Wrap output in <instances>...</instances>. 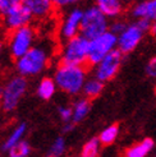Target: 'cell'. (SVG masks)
<instances>
[{"label":"cell","mask_w":156,"mask_h":157,"mask_svg":"<svg viewBox=\"0 0 156 157\" xmlns=\"http://www.w3.org/2000/svg\"><path fill=\"white\" fill-rule=\"evenodd\" d=\"M151 21L149 19H135V22L128 23L118 36V49L124 55L133 52L139 44L142 42L143 37L150 31Z\"/></svg>","instance_id":"cell-4"},{"label":"cell","mask_w":156,"mask_h":157,"mask_svg":"<svg viewBox=\"0 0 156 157\" xmlns=\"http://www.w3.org/2000/svg\"><path fill=\"white\" fill-rule=\"evenodd\" d=\"M27 134V124L26 123H21L18 124L17 127H15L12 132L10 134L6 137V139L4 140V143L2 146V150L3 152H9L10 150H13V148L17 146L18 143H21L23 139H25Z\"/></svg>","instance_id":"cell-15"},{"label":"cell","mask_w":156,"mask_h":157,"mask_svg":"<svg viewBox=\"0 0 156 157\" xmlns=\"http://www.w3.org/2000/svg\"><path fill=\"white\" fill-rule=\"evenodd\" d=\"M81 2H83V0H53V4L55 6V9L61 10L67 9V8H73Z\"/></svg>","instance_id":"cell-26"},{"label":"cell","mask_w":156,"mask_h":157,"mask_svg":"<svg viewBox=\"0 0 156 157\" xmlns=\"http://www.w3.org/2000/svg\"><path fill=\"white\" fill-rule=\"evenodd\" d=\"M119 133H120L119 125L111 124V125H109V127H106L101 130V133L99 134V139H100V142L103 146H111L115 140L118 139Z\"/></svg>","instance_id":"cell-20"},{"label":"cell","mask_w":156,"mask_h":157,"mask_svg":"<svg viewBox=\"0 0 156 157\" xmlns=\"http://www.w3.org/2000/svg\"><path fill=\"white\" fill-rule=\"evenodd\" d=\"M104 82L97 79L96 77H92V78H87L84 86H83V97L88 98V100H95L97 98L101 93L104 91Z\"/></svg>","instance_id":"cell-18"},{"label":"cell","mask_w":156,"mask_h":157,"mask_svg":"<svg viewBox=\"0 0 156 157\" xmlns=\"http://www.w3.org/2000/svg\"><path fill=\"white\" fill-rule=\"evenodd\" d=\"M88 46L90 40L81 33L67 41H63L58 51L59 63L88 65Z\"/></svg>","instance_id":"cell-3"},{"label":"cell","mask_w":156,"mask_h":157,"mask_svg":"<svg viewBox=\"0 0 156 157\" xmlns=\"http://www.w3.org/2000/svg\"><path fill=\"white\" fill-rule=\"evenodd\" d=\"M127 25H128V23H127V22H124L123 19L115 18V19H113V22H110V27H109V29H110L111 32H114L115 35H119L122 31L126 28Z\"/></svg>","instance_id":"cell-27"},{"label":"cell","mask_w":156,"mask_h":157,"mask_svg":"<svg viewBox=\"0 0 156 157\" xmlns=\"http://www.w3.org/2000/svg\"><path fill=\"white\" fill-rule=\"evenodd\" d=\"M123 58H124V54L120 52L118 49L109 52L97 64L92 65L93 77H96L97 79L103 81L104 83L111 81L113 78H115L116 74L119 73L122 63H123Z\"/></svg>","instance_id":"cell-9"},{"label":"cell","mask_w":156,"mask_h":157,"mask_svg":"<svg viewBox=\"0 0 156 157\" xmlns=\"http://www.w3.org/2000/svg\"><path fill=\"white\" fill-rule=\"evenodd\" d=\"M67 151V142L64 137H57L53 140V143L50 144L49 150H48V155L49 157H60L63 156Z\"/></svg>","instance_id":"cell-22"},{"label":"cell","mask_w":156,"mask_h":157,"mask_svg":"<svg viewBox=\"0 0 156 157\" xmlns=\"http://www.w3.org/2000/svg\"><path fill=\"white\" fill-rule=\"evenodd\" d=\"M118 46V36L110 29L90 40L88 46V65H95L104 59L109 52L116 49Z\"/></svg>","instance_id":"cell-8"},{"label":"cell","mask_w":156,"mask_h":157,"mask_svg":"<svg viewBox=\"0 0 156 157\" xmlns=\"http://www.w3.org/2000/svg\"><path fill=\"white\" fill-rule=\"evenodd\" d=\"M53 78L58 86V90L68 96H77L82 93L83 86L87 81V68L86 65L59 63Z\"/></svg>","instance_id":"cell-1"},{"label":"cell","mask_w":156,"mask_h":157,"mask_svg":"<svg viewBox=\"0 0 156 157\" xmlns=\"http://www.w3.org/2000/svg\"><path fill=\"white\" fill-rule=\"evenodd\" d=\"M101 147H103V144H101L99 138H91L82 146L80 156L81 157H97L101 152Z\"/></svg>","instance_id":"cell-21"},{"label":"cell","mask_w":156,"mask_h":157,"mask_svg":"<svg viewBox=\"0 0 156 157\" xmlns=\"http://www.w3.org/2000/svg\"><path fill=\"white\" fill-rule=\"evenodd\" d=\"M131 15L135 19L156 21V0H143L136 3L131 9Z\"/></svg>","instance_id":"cell-13"},{"label":"cell","mask_w":156,"mask_h":157,"mask_svg":"<svg viewBox=\"0 0 156 157\" xmlns=\"http://www.w3.org/2000/svg\"><path fill=\"white\" fill-rule=\"evenodd\" d=\"M155 148V142L151 138H143L136 144L129 147L128 150L124 152L126 157H146L149 156Z\"/></svg>","instance_id":"cell-16"},{"label":"cell","mask_w":156,"mask_h":157,"mask_svg":"<svg viewBox=\"0 0 156 157\" xmlns=\"http://www.w3.org/2000/svg\"><path fill=\"white\" fill-rule=\"evenodd\" d=\"M146 74L149 75L150 78H154L156 79V56L151 58L146 64Z\"/></svg>","instance_id":"cell-28"},{"label":"cell","mask_w":156,"mask_h":157,"mask_svg":"<svg viewBox=\"0 0 156 157\" xmlns=\"http://www.w3.org/2000/svg\"><path fill=\"white\" fill-rule=\"evenodd\" d=\"M28 90L27 77L21 74L12 75L2 87V109L12 113L18 107L21 100L25 97Z\"/></svg>","instance_id":"cell-5"},{"label":"cell","mask_w":156,"mask_h":157,"mask_svg":"<svg viewBox=\"0 0 156 157\" xmlns=\"http://www.w3.org/2000/svg\"><path fill=\"white\" fill-rule=\"evenodd\" d=\"M155 93H156V86H155Z\"/></svg>","instance_id":"cell-34"},{"label":"cell","mask_w":156,"mask_h":157,"mask_svg":"<svg viewBox=\"0 0 156 157\" xmlns=\"http://www.w3.org/2000/svg\"><path fill=\"white\" fill-rule=\"evenodd\" d=\"M3 25L8 31H14L17 28H21L23 26H27L33 19L32 14L28 12L27 8L22 3L17 6H14L8 13L3 15Z\"/></svg>","instance_id":"cell-11"},{"label":"cell","mask_w":156,"mask_h":157,"mask_svg":"<svg viewBox=\"0 0 156 157\" xmlns=\"http://www.w3.org/2000/svg\"><path fill=\"white\" fill-rule=\"evenodd\" d=\"M122 2H123L124 4H128V3H132V2H133V0H122Z\"/></svg>","instance_id":"cell-31"},{"label":"cell","mask_w":156,"mask_h":157,"mask_svg":"<svg viewBox=\"0 0 156 157\" xmlns=\"http://www.w3.org/2000/svg\"><path fill=\"white\" fill-rule=\"evenodd\" d=\"M0 106H2V87H0Z\"/></svg>","instance_id":"cell-32"},{"label":"cell","mask_w":156,"mask_h":157,"mask_svg":"<svg viewBox=\"0 0 156 157\" xmlns=\"http://www.w3.org/2000/svg\"><path fill=\"white\" fill-rule=\"evenodd\" d=\"M31 152H32V147L29 146L28 142H26V140L23 139L21 143H18L13 150H10L8 152V156H10V157H28L31 155Z\"/></svg>","instance_id":"cell-23"},{"label":"cell","mask_w":156,"mask_h":157,"mask_svg":"<svg viewBox=\"0 0 156 157\" xmlns=\"http://www.w3.org/2000/svg\"><path fill=\"white\" fill-rule=\"evenodd\" d=\"M74 123L73 121H68V123H64L63 124V133H65V134H68V133H71L73 132L74 129Z\"/></svg>","instance_id":"cell-29"},{"label":"cell","mask_w":156,"mask_h":157,"mask_svg":"<svg viewBox=\"0 0 156 157\" xmlns=\"http://www.w3.org/2000/svg\"><path fill=\"white\" fill-rule=\"evenodd\" d=\"M83 17V9L78 6L71 8L61 18L58 28L59 40L63 42L81 33V23Z\"/></svg>","instance_id":"cell-10"},{"label":"cell","mask_w":156,"mask_h":157,"mask_svg":"<svg viewBox=\"0 0 156 157\" xmlns=\"http://www.w3.org/2000/svg\"><path fill=\"white\" fill-rule=\"evenodd\" d=\"M110 19L93 4L83 9V17L81 23V35L88 40L109 31Z\"/></svg>","instance_id":"cell-6"},{"label":"cell","mask_w":156,"mask_h":157,"mask_svg":"<svg viewBox=\"0 0 156 157\" xmlns=\"http://www.w3.org/2000/svg\"><path fill=\"white\" fill-rule=\"evenodd\" d=\"M58 115H59V119L63 123L72 121V119H73L72 106H59L58 107Z\"/></svg>","instance_id":"cell-24"},{"label":"cell","mask_w":156,"mask_h":157,"mask_svg":"<svg viewBox=\"0 0 156 157\" xmlns=\"http://www.w3.org/2000/svg\"><path fill=\"white\" fill-rule=\"evenodd\" d=\"M51 61V49L46 44L33 45L25 55L15 60V70L23 77H36L45 72Z\"/></svg>","instance_id":"cell-2"},{"label":"cell","mask_w":156,"mask_h":157,"mask_svg":"<svg viewBox=\"0 0 156 157\" xmlns=\"http://www.w3.org/2000/svg\"><path fill=\"white\" fill-rule=\"evenodd\" d=\"M22 4L27 8L28 12L36 19L48 18L55 10L53 0H22Z\"/></svg>","instance_id":"cell-12"},{"label":"cell","mask_w":156,"mask_h":157,"mask_svg":"<svg viewBox=\"0 0 156 157\" xmlns=\"http://www.w3.org/2000/svg\"><path fill=\"white\" fill-rule=\"evenodd\" d=\"M88 98L82 97V98H78L76 102L73 104L72 109H73V119L72 121L74 124H78L83 121L86 117H87L88 113H90V109H91V104H90Z\"/></svg>","instance_id":"cell-19"},{"label":"cell","mask_w":156,"mask_h":157,"mask_svg":"<svg viewBox=\"0 0 156 157\" xmlns=\"http://www.w3.org/2000/svg\"><path fill=\"white\" fill-rule=\"evenodd\" d=\"M2 50H3V42L0 41V52H2Z\"/></svg>","instance_id":"cell-33"},{"label":"cell","mask_w":156,"mask_h":157,"mask_svg":"<svg viewBox=\"0 0 156 157\" xmlns=\"http://www.w3.org/2000/svg\"><path fill=\"white\" fill-rule=\"evenodd\" d=\"M58 90V86L54 81V78L51 77H44L38 82L37 87H36V95L38 98H41L44 101H49L54 97L55 92Z\"/></svg>","instance_id":"cell-17"},{"label":"cell","mask_w":156,"mask_h":157,"mask_svg":"<svg viewBox=\"0 0 156 157\" xmlns=\"http://www.w3.org/2000/svg\"><path fill=\"white\" fill-rule=\"evenodd\" d=\"M36 44V31L29 25L17 28L10 32L8 40V51L10 56L17 60L25 55Z\"/></svg>","instance_id":"cell-7"},{"label":"cell","mask_w":156,"mask_h":157,"mask_svg":"<svg viewBox=\"0 0 156 157\" xmlns=\"http://www.w3.org/2000/svg\"><path fill=\"white\" fill-rule=\"evenodd\" d=\"M93 4H95L109 19L119 18L124 10V3L122 0H93Z\"/></svg>","instance_id":"cell-14"},{"label":"cell","mask_w":156,"mask_h":157,"mask_svg":"<svg viewBox=\"0 0 156 157\" xmlns=\"http://www.w3.org/2000/svg\"><path fill=\"white\" fill-rule=\"evenodd\" d=\"M149 33H151L152 36H156V21H151Z\"/></svg>","instance_id":"cell-30"},{"label":"cell","mask_w":156,"mask_h":157,"mask_svg":"<svg viewBox=\"0 0 156 157\" xmlns=\"http://www.w3.org/2000/svg\"><path fill=\"white\" fill-rule=\"evenodd\" d=\"M22 3V0H0V17H3L14 6H17Z\"/></svg>","instance_id":"cell-25"}]
</instances>
